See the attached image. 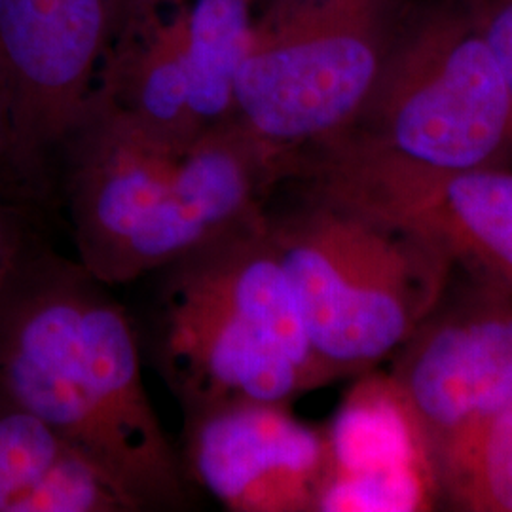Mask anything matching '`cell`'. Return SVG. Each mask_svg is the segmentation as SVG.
Masks as SVG:
<instances>
[{
    "label": "cell",
    "instance_id": "9a60e30c",
    "mask_svg": "<svg viewBox=\"0 0 512 512\" xmlns=\"http://www.w3.org/2000/svg\"><path fill=\"white\" fill-rule=\"evenodd\" d=\"M258 0H190L184 4L192 99L203 129L234 114V88Z\"/></svg>",
    "mask_w": 512,
    "mask_h": 512
},
{
    "label": "cell",
    "instance_id": "30bf717a",
    "mask_svg": "<svg viewBox=\"0 0 512 512\" xmlns=\"http://www.w3.org/2000/svg\"><path fill=\"white\" fill-rule=\"evenodd\" d=\"M177 160L99 86L93 90L57 169L78 262L101 281L116 285L129 243L162 202Z\"/></svg>",
    "mask_w": 512,
    "mask_h": 512
},
{
    "label": "cell",
    "instance_id": "d6986e66",
    "mask_svg": "<svg viewBox=\"0 0 512 512\" xmlns=\"http://www.w3.org/2000/svg\"><path fill=\"white\" fill-rule=\"evenodd\" d=\"M29 205L0 200V287L14 268L19 255L35 238L29 228Z\"/></svg>",
    "mask_w": 512,
    "mask_h": 512
},
{
    "label": "cell",
    "instance_id": "5b68a950",
    "mask_svg": "<svg viewBox=\"0 0 512 512\" xmlns=\"http://www.w3.org/2000/svg\"><path fill=\"white\" fill-rule=\"evenodd\" d=\"M408 4L264 0L239 65L232 116L285 171L294 154L355 124Z\"/></svg>",
    "mask_w": 512,
    "mask_h": 512
},
{
    "label": "cell",
    "instance_id": "6da1fadb",
    "mask_svg": "<svg viewBox=\"0 0 512 512\" xmlns=\"http://www.w3.org/2000/svg\"><path fill=\"white\" fill-rule=\"evenodd\" d=\"M109 283L37 236L0 287V397L48 421L143 509L192 505L150 403L139 332Z\"/></svg>",
    "mask_w": 512,
    "mask_h": 512
},
{
    "label": "cell",
    "instance_id": "7402d4cb",
    "mask_svg": "<svg viewBox=\"0 0 512 512\" xmlns=\"http://www.w3.org/2000/svg\"><path fill=\"white\" fill-rule=\"evenodd\" d=\"M262 2H264V0H262Z\"/></svg>",
    "mask_w": 512,
    "mask_h": 512
},
{
    "label": "cell",
    "instance_id": "52a82bcc",
    "mask_svg": "<svg viewBox=\"0 0 512 512\" xmlns=\"http://www.w3.org/2000/svg\"><path fill=\"white\" fill-rule=\"evenodd\" d=\"M469 275L459 287L450 279L391 374L433 465L461 431L512 397V291Z\"/></svg>",
    "mask_w": 512,
    "mask_h": 512
},
{
    "label": "cell",
    "instance_id": "ba28073f",
    "mask_svg": "<svg viewBox=\"0 0 512 512\" xmlns=\"http://www.w3.org/2000/svg\"><path fill=\"white\" fill-rule=\"evenodd\" d=\"M188 484L232 512H317L329 475L327 429L287 403L234 401L184 414Z\"/></svg>",
    "mask_w": 512,
    "mask_h": 512
},
{
    "label": "cell",
    "instance_id": "9c48e42d",
    "mask_svg": "<svg viewBox=\"0 0 512 512\" xmlns=\"http://www.w3.org/2000/svg\"><path fill=\"white\" fill-rule=\"evenodd\" d=\"M105 48L107 0H0V61L19 141L52 190L59 152L88 107Z\"/></svg>",
    "mask_w": 512,
    "mask_h": 512
},
{
    "label": "cell",
    "instance_id": "3957f363",
    "mask_svg": "<svg viewBox=\"0 0 512 512\" xmlns=\"http://www.w3.org/2000/svg\"><path fill=\"white\" fill-rule=\"evenodd\" d=\"M311 346L336 380L370 372L437 306L456 262L418 232L298 190L264 209Z\"/></svg>",
    "mask_w": 512,
    "mask_h": 512
},
{
    "label": "cell",
    "instance_id": "44dd1931",
    "mask_svg": "<svg viewBox=\"0 0 512 512\" xmlns=\"http://www.w3.org/2000/svg\"><path fill=\"white\" fill-rule=\"evenodd\" d=\"M162 4H164V0H133L128 27L124 29V33H128L131 27L139 25L141 21H145V19L152 18V16L160 14V8H162ZM124 33H122V35H124ZM122 35H120V37H122Z\"/></svg>",
    "mask_w": 512,
    "mask_h": 512
},
{
    "label": "cell",
    "instance_id": "2e32d148",
    "mask_svg": "<svg viewBox=\"0 0 512 512\" xmlns=\"http://www.w3.org/2000/svg\"><path fill=\"white\" fill-rule=\"evenodd\" d=\"M435 469L456 509L512 512V397L461 431Z\"/></svg>",
    "mask_w": 512,
    "mask_h": 512
},
{
    "label": "cell",
    "instance_id": "ffe728a7",
    "mask_svg": "<svg viewBox=\"0 0 512 512\" xmlns=\"http://www.w3.org/2000/svg\"><path fill=\"white\" fill-rule=\"evenodd\" d=\"M131 6H133V0H107V10H109V46L128 27Z\"/></svg>",
    "mask_w": 512,
    "mask_h": 512
},
{
    "label": "cell",
    "instance_id": "e0dca14e",
    "mask_svg": "<svg viewBox=\"0 0 512 512\" xmlns=\"http://www.w3.org/2000/svg\"><path fill=\"white\" fill-rule=\"evenodd\" d=\"M52 188L29 164L19 141L14 93L0 61V200L37 205L48 202Z\"/></svg>",
    "mask_w": 512,
    "mask_h": 512
},
{
    "label": "cell",
    "instance_id": "8992f818",
    "mask_svg": "<svg viewBox=\"0 0 512 512\" xmlns=\"http://www.w3.org/2000/svg\"><path fill=\"white\" fill-rule=\"evenodd\" d=\"M287 171L298 190L406 226L512 291V167L433 171L340 133L298 152Z\"/></svg>",
    "mask_w": 512,
    "mask_h": 512
},
{
    "label": "cell",
    "instance_id": "5bb4252c",
    "mask_svg": "<svg viewBox=\"0 0 512 512\" xmlns=\"http://www.w3.org/2000/svg\"><path fill=\"white\" fill-rule=\"evenodd\" d=\"M109 48L99 88L148 135L181 156L205 131L192 99L184 4L169 18L156 14L141 21Z\"/></svg>",
    "mask_w": 512,
    "mask_h": 512
},
{
    "label": "cell",
    "instance_id": "ac0fdd59",
    "mask_svg": "<svg viewBox=\"0 0 512 512\" xmlns=\"http://www.w3.org/2000/svg\"><path fill=\"white\" fill-rule=\"evenodd\" d=\"M486 38L512 101V0H465Z\"/></svg>",
    "mask_w": 512,
    "mask_h": 512
},
{
    "label": "cell",
    "instance_id": "8fae6325",
    "mask_svg": "<svg viewBox=\"0 0 512 512\" xmlns=\"http://www.w3.org/2000/svg\"><path fill=\"white\" fill-rule=\"evenodd\" d=\"M281 184V162L230 116L179 156L162 202L129 243L116 285L152 274L260 213Z\"/></svg>",
    "mask_w": 512,
    "mask_h": 512
},
{
    "label": "cell",
    "instance_id": "277c9868",
    "mask_svg": "<svg viewBox=\"0 0 512 512\" xmlns=\"http://www.w3.org/2000/svg\"><path fill=\"white\" fill-rule=\"evenodd\" d=\"M351 137L433 171L512 167V101L465 0H410Z\"/></svg>",
    "mask_w": 512,
    "mask_h": 512
},
{
    "label": "cell",
    "instance_id": "4fadbf2b",
    "mask_svg": "<svg viewBox=\"0 0 512 512\" xmlns=\"http://www.w3.org/2000/svg\"><path fill=\"white\" fill-rule=\"evenodd\" d=\"M0 512H143L73 440L0 397Z\"/></svg>",
    "mask_w": 512,
    "mask_h": 512
},
{
    "label": "cell",
    "instance_id": "7c38bea8",
    "mask_svg": "<svg viewBox=\"0 0 512 512\" xmlns=\"http://www.w3.org/2000/svg\"><path fill=\"white\" fill-rule=\"evenodd\" d=\"M327 437L329 475L319 511H429L442 499L420 425L391 376L366 372Z\"/></svg>",
    "mask_w": 512,
    "mask_h": 512
},
{
    "label": "cell",
    "instance_id": "7a4b0ae2",
    "mask_svg": "<svg viewBox=\"0 0 512 512\" xmlns=\"http://www.w3.org/2000/svg\"><path fill=\"white\" fill-rule=\"evenodd\" d=\"M264 209L152 272L150 355L184 414L234 401L291 404L334 382Z\"/></svg>",
    "mask_w": 512,
    "mask_h": 512
}]
</instances>
